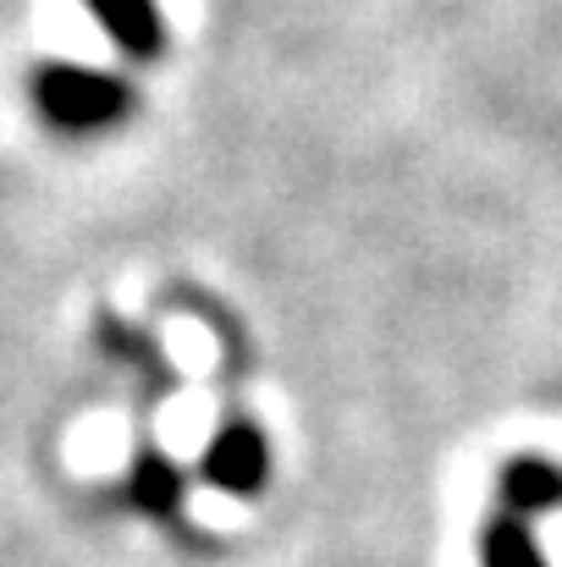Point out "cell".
I'll list each match as a JSON object with an SVG mask.
<instances>
[{
	"instance_id": "obj_2",
	"label": "cell",
	"mask_w": 562,
	"mask_h": 567,
	"mask_svg": "<svg viewBox=\"0 0 562 567\" xmlns=\"http://www.w3.org/2000/svg\"><path fill=\"white\" fill-rule=\"evenodd\" d=\"M204 468H210V480H215L221 491H237V496L259 491V485H265V468H270L259 430H254V424H232V430H221V441L210 446Z\"/></svg>"
},
{
	"instance_id": "obj_3",
	"label": "cell",
	"mask_w": 562,
	"mask_h": 567,
	"mask_svg": "<svg viewBox=\"0 0 562 567\" xmlns=\"http://www.w3.org/2000/svg\"><path fill=\"white\" fill-rule=\"evenodd\" d=\"M89 11L105 22V33L127 55H155L161 50V11H155V0H89Z\"/></svg>"
},
{
	"instance_id": "obj_6",
	"label": "cell",
	"mask_w": 562,
	"mask_h": 567,
	"mask_svg": "<svg viewBox=\"0 0 562 567\" xmlns=\"http://www.w3.org/2000/svg\"><path fill=\"white\" fill-rule=\"evenodd\" d=\"M486 567H546L541 546L530 540L524 518H497L486 535Z\"/></svg>"
},
{
	"instance_id": "obj_4",
	"label": "cell",
	"mask_w": 562,
	"mask_h": 567,
	"mask_svg": "<svg viewBox=\"0 0 562 567\" xmlns=\"http://www.w3.org/2000/svg\"><path fill=\"white\" fill-rule=\"evenodd\" d=\"M502 496H508V518H535L541 507L562 502V474L546 463H513L502 480Z\"/></svg>"
},
{
	"instance_id": "obj_1",
	"label": "cell",
	"mask_w": 562,
	"mask_h": 567,
	"mask_svg": "<svg viewBox=\"0 0 562 567\" xmlns=\"http://www.w3.org/2000/svg\"><path fill=\"white\" fill-rule=\"evenodd\" d=\"M39 105L50 122L72 127V133H89V127H105L122 116L127 105V89L122 78H105V72H83V66H50L39 78Z\"/></svg>"
},
{
	"instance_id": "obj_5",
	"label": "cell",
	"mask_w": 562,
	"mask_h": 567,
	"mask_svg": "<svg viewBox=\"0 0 562 567\" xmlns=\"http://www.w3.org/2000/svg\"><path fill=\"white\" fill-rule=\"evenodd\" d=\"M127 491H133V502L150 507V513H177V502H183V474H177L166 457H144V463L133 468Z\"/></svg>"
}]
</instances>
